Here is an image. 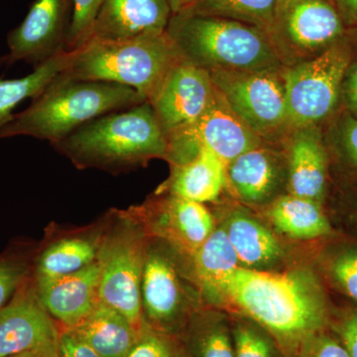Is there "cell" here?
<instances>
[{
	"instance_id": "1",
	"label": "cell",
	"mask_w": 357,
	"mask_h": 357,
	"mask_svg": "<svg viewBox=\"0 0 357 357\" xmlns=\"http://www.w3.org/2000/svg\"><path fill=\"white\" fill-rule=\"evenodd\" d=\"M222 294L288 354H296L307 337L330 323L325 293L310 272L238 267L223 283Z\"/></svg>"
},
{
	"instance_id": "2",
	"label": "cell",
	"mask_w": 357,
	"mask_h": 357,
	"mask_svg": "<svg viewBox=\"0 0 357 357\" xmlns=\"http://www.w3.org/2000/svg\"><path fill=\"white\" fill-rule=\"evenodd\" d=\"M53 146L77 168L119 172L165 159L168 137L145 102L98 117Z\"/></svg>"
},
{
	"instance_id": "3",
	"label": "cell",
	"mask_w": 357,
	"mask_h": 357,
	"mask_svg": "<svg viewBox=\"0 0 357 357\" xmlns=\"http://www.w3.org/2000/svg\"><path fill=\"white\" fill-rule=\"evenodd\" d=\"M147 102L135 89L102 82L77 81L64 73L0 131V139L29 136L59 142L88 122Z\"/></svg>"
},
{
	"instance_id": "4",
	"label": "cell",
	"mask_w": 357,
	"mask_h": 357,
	"mask_svg": "<svg viewBox=\"0 0 357 357\" xmlns=\"http://www.w3.org/2000/svg\"><path fill=\"white\" fill-rule=\"evenodd\" d=\"M166 31L185 62L210 73L284 68L267 32L257 26L176 13L171 16Z\"/></svg>"
},
{
	"instance_id": "5",
	"label": "cell",
	"mask_w": 357,
	"mask_h": 357,
	"mask_svg": "<svg viewBox=\"0 0 357 357\" xmlns=\"http://www.w3.org/2000/svg\"><path fill=\"white\" fill-rule=\"evenodd\" d=\"M74 51L66 77L128 86L148 102L171 70L184 61L167 31L122 41L89 39Z\"/></svg>"
},
{
	"instance_id": "6",
	"label": "cell",
	"mask_w": 357,
	"mask_h": 357,
	"mask_svg": "<svg viewBox=\"0 0 357 357\" xmlns=\"http://www.w3.org/2000/svg\"><path fill=\"white\" fill-rule=\"evenodd\" d=\"M114 227L102 236L98 299L121 312L138 331L145 326L141 283L147 255L146 231L135 218L119 213Z\"/></svg>"
},
{
	"instance_id": "7",
	"label": "cell",
	"mask_w": 357,
	"mask_h": 357,
	"mask_svg": "<svg viewBox=\"0 0 357 357\" xmlns=\"http://www.w3.org/2000/svg\"><path fill=\"white\" fill-rule=\"evenodd\" d=\"M357 51L347 35L321 55L285 68L290 130L321 126L340 103L345 73Z\"/></svg>"
},
{
	"instance_id": "8",
	"label": "cell",
	"mask_w": 357,
	"mask_h": 357,
	"mask_svg": "<svg viewBox=\"0 0 357 357\" xmlns=\"http://www.w3.org/2000/svg\"><path fill=\"white\" fill-rule=\"evenodd\" d=\"M210 74L230 107L256 135L266 142L283 143L291 132L285 67Z\"/></svg>"
},
{
	"instance_id": "9",
	"label": "cell",
	"mask_w": 357,
	"mask_h": 357,
	"mask_svg": "<svg viewBox=\"0 0 357 357\" xmlns=\"http://www.w3.org/2000/svg\"><path fill=\"white\" fill-rule=\"evenodd\" d=\"M266 32L285 68L321 55L347 35L332 0H280Z\"/></svg>"
},
{
	"instance_id": "10",
	"label": "cell",
	"mask_w": 357,
	"mask_h": 357,
	"mask_svg": "<svg viewBox=\"0 0 357 357\" xmlns=\"http://www.w3.org/2000/svg\"><path fill=\"white\" fill-rule=\"evenodd\" d=\"M215 89V98L203 116L190 128L169 136L165 159L173 166L189 161L201 148L210 150L227 166L241 154L266 142L248 128Z\"/></svg>"
},
{
	"instance_id": "11",
	"label": "cell",
	"mask_w": 357,
	"mask_h": 357,
	"mask_svg": "<svg viewBox=\"0 0 357 357\" xmlns=\"http://www.w3.org/2000/svg\"><path fill=\"white\" fill-rule=\"evenodd\" d=\"M72 10V0H33L24 20L7 35L6 66L22 61L36 68L65 51Z\"/></svg>"
},
{
	"instance_id": "12",
	"label": "cell",
	"mask_w": 357,
	"mask_h": 357,
	"mask_svg": "<svg viewBox=\"0 0 357 357\" xmlns=\"http://www.w3.org/2000/svg\"><path fill=\"white\" fill-rule=\"evenodd\" d=\"M215 91L210 72L185 61L178 63L149 102L167 137L198 121Z\"/></svg>"
},
{
	"instance_id": "13",
	"label": "cell",
	"mask_w": 357,
	"mask_h": 357,
	"mask_svg": "<svg viewBox=\"0 0 357 357\" xmlns=\"http://www.w3.org/2000/svg\"><path fill=\"white\" fill-rule=\"evenodd\" d=\"M60 333L42 304L35 284L26 279L0 309V357L58 344Z\"/></svg>"
},
{
	"instance_id": "14",
	"label": "cell",
	"mask_w": 357,
	"mask_h": 357,
	"mask_svg": "<svg viewBox=\"0 0 357 357\" xmlns=\"http://www.w3.org/2000/svg\"><path fill=\"white\" fill-rule=\"evenodd\" d=\"M130 213L145 230L164 237L191 257L215 229L213 215L204 204L177 197L150 201Z\"/></svg>"
},
{
	"instance_id": "15",
	"label": "cell",
	"mask_w": 357,
	"mask_h": 357,
	"mask_svg": "<svg viewBox=\"0 0 357 357\" xmlns=\"http://www.w3.org/2000/svg\"><path fill=\"white\" fill-rule=\"evenodd\" d=\"M141 306L145 324L159 332L174 335L184 323V289L172 260L161 249H147Z\"/></svg>"
},
{
	"instance_id": "16",
	"label": "cell",
	"mask_w": 357,
	"mask_h": 357,
	"mask_svg": "<svg viewBox=\"0 0 357 357\" xmlns=\"http://www.w3.org/2000/svg\"><path fill=\"white\" fill-rule=\"evenodd\" d=\"M227 174V182L244 203H273L284 185L287 187V155L283 143L264 142L249 150L230 162Z\"/></svg>"
},
{
	"instance_id": "17",
	"label": "cell",
	"mask_w": 357,
	"mask_h": 357,
	"mask_svg": "<svg viewBox=\"0 0 357 357\" xmlns=\"http://www.w3.org/2000/svg\"><path fill=\"white\" fill-rule=\"evenodd\" d=\"M172 14L168 0H103L89 40L122 41L165 32Z\"/></svg>"
},
{
	"instance_id": "18",
	"label": "cell",
	"mask_w": 357,
	"mask_h": 357,
	"mask_svg": "<svg viewBox=\"0 0 357 357\" xmlns=\"http://www.w3.org/2000/svg\"><path fill=\"white\" fill-rule=\"evenodd\" d=\"M288 194L321 203L328 183V157L321 126L294 129L283 141Z\"/></svg>"
},
{
	"instance_id": "19",
	"label": "cell",
	"mask_w": 357,
	"mask_h": 357,
	"mask_svg": "<svg viewBox=\"0 0 357 357\" xmlns=\"http://www.w3.org/2000/svg\"><path fill=\"white\" fill-rule=\"evenodd\" d=\"M100 265L96 260L76 273L55 279H36L34 284L42 304L64 328H74L98 304Z\"/></svg>"
},
{
	"instance_id": "20",
	"label": "cell",
	"mask_w": 357,
	"mask_h": 357,
	"mask_svg": "<svg viewBox=\"0 0 357 357\" xmlns=\"http://www.w3.org/2000/svg\"><path fill=\"white\" fill-rule=\"evenodd\" d=\"M227 184V165L210 150L201 148L189 161L173 166L167 190L170 196L204 204L217 201Z\"/></svg>"
},
{
	"instance_id": "21",
	"label": "cell",
	"mask_w": 357,
	"mask_h": 357,
	"mask_svg": "<svg viewBox=\"0 0 357 357\" xmlns=\"http://www.w3.org/2000/svg\"><path fill=\"white\" fill-rule=\"evenodd\" d=\"M102 357H126L139 340L136 330L121 312L98 301L91 314L76 328H68Z\"/></svg>"
},
{
	"instance_id": "22",
	"label": "cell",
	"mask_w": 357,
	"mask_h": 357,
	"mask_svg": "<svg viewBox=\"0 0 357 357\" xmlns=\"http://www.w3.org/2000/svg\"><path fill=\"white\" fill-rule=\"evenodd\" d=\"M223 227L241 267L265 270L276 264L283 256V249L276 236L248 213L234 211Z\"/></svg>"
},
{
	"instance_id": "23",
	"label": "cell",
	"mask_w": 357,
	"mask_h": 357,
	"mask_svg": "<svg viewBox=\"0 0 357 357\" xmlns=\"http://www.w3.org/2000/svg\"><path fill=\"white\" fill-rule=\"evenodd\" d=\"M76 51H62L43 64L34 68L31 74L20 79L0 77V131L13 119L14 110L26 100H34L68 70ZM6 66V57L0 56V68Z\"/></svg>"
},
{
	"instance_id": "24",
	"label": "cell",
	"mask_w": 357,
	"mask_h": 357,
	"mask_svg": "<svg viewBox=\"0 0 357 357\" xmlns=\"http://www.w3.org/2000/svg\"><path fill=\"white\" fill-rule=\"evenodd\" d=\"M269 217L281 234L293 239H314L332 234V227L321 203L294 195H282L275 199Z\"/></svg>"
},
{
	"instance_id": "25",
	"label": "cell",
	"mask_w": 357,
	"mask_h": 357,
	"mask_svg": "<svg viewBox=\"0 0 357 357\" xmlns=\"http://www.w3.org/2000/svg\"><path fill=\"white\" fill-rule=\"evenodd\" d=\"M192 258L197 280L210 297L220 295L223 283L241 267L223 227L213 229Z\"/></svg>"
},
{
	"instance_id": "26",
	"label": "cell",
	"mask_w": 357,
	"mask_h": 357,
	"mask_svg": "<svg viewBox=\"0 0 357 357\" xmlns=\"http://www.w3.org/2000/svg\"><path fill=\"white\" fill-rule=\"evenodd\" d=\"M102 236H73L45 249L36 264V279H55L76 273L98 260Z\"/></svg>"
},
{
	"instance_id": "27",
	"label": "cell",
	"mask_w": 357,
	"mask_h": 357,
	"mask_svg": "<svg viewBox=\"0 0 357 357\" xmlns=\"http://www.w3.org/2000/svg\"><path fill=\"white\" fill-rule=\"evenodd\" d=\"M280 0H188L178 13L239 21L266 30Z\"/></svg>"
},
{
	"instance_id": "28",
	"label": "cell",
	"mask_w": 357,
	"mask_h": 357,
	"mask_svg": "<svg viewBox=\"0 0 357 357\" xmlns=\"http://www.w3.org/2000/svg\"><path fill=\"white\" fill-rule=\"evenodd\" d=\"M188 345L191 357H234L232 326L222 314L197 317L190 325Z\"/></svg>"
},
{
	"instance_id": "29",
	"label": "cell",
	"mask_w": 357,
	"mask_h": 357,
	"mask_svg": "<svg viewBox=\"0 0 357 357\" xmlns=\"http://www.w3.org/2000/svg\"><path fill=\"white\" fill-rule=\"evenodd\" d=\"M234 357H279V345L266 330L252 321L232 326Z\"/></svg>"
},
{
	"instance_id": "30",
	"label": "cell",
	"mask_w": 357,
	"mask_h": 357,
	"mask_svg": "<svg viewBox=\"0 0 357 357\" xmlns=\"http://www.w3.org/2000/svg\"><path fill=\"white\" fill-rule=\"evenodd\" d=\"M325 267L335 285L357 303V245L345 243L333 249Z\"/></svg>"
},
{
	"instance_id": "31",
	"label": "cell",
	"mask_w": 357,
	"mask_h": 357,
	"mask_svg": "<svg viewBox=\"0 0 357 357\" xmlns=\"http://www.w3.org/2000/svg\"><path fill=\"white\" fill-rule=\"evenodd\" d=\"M174 335L159 332L145 324L139 340L126 357H190Z\"/></svg>"
},
{
	"instance_id": "32",
	"label": "cell",
	"mask_w": 357,
	"mask_h": 357,
	"mask_svg": "<svg viewBox=\"0 0 357 357\" xmlns=\"http://www.w3.org/2000/svg\"><path fill=\"white\" fill-rule=\"evenodd\" d=\"M73 10L66 50L74 51L88 41L103 0H72Z\"/></svg>"
},
{
	"instance_id": "33",
	"label": "cell",
	"mask_w": 357,
	"mask_h": 357,
	"mask_svg": "<svg viewBox=\"0 0 357 357\" xmlns=\"http://www.w3.org/2000/svg\"><path fill=\"white\" fill-rule=\"evenodd\" d=\"M331 135L337 153L357 172V119L344 112L338 117Z\"/></svg>"
},
{
	"instance_id": "34",
	"label": "cell",
	"mask_w": 357,
	"mask_h": 357,
	"mask_svg": "<svg viewBox=\"0 0 357 357\" xmlns=\"http://www.w3.org/2000/svg\"><path fill=\"white\" fill-rule=\"evenodd\" d=\"M297 357H349L344 345L332 333L324 330L307 337L296 351Z\"/></svg>"
},
{
	"instance_id": "35",
	"label": "cell",
	"mask_w": 357,
	"mask_h": 357,
	"mask_svg": "<svg viewBox=\"0 0 357 357\" xmlns=\"http://www.w3.org/2000/svg\"><path fill=\"white\" fill-rule=\"evenodd\" d=\"M27 268L15 260H0V309L6 306L26 280Z\"/></svg>"
},
{
	"instance_id": "36",
	"label": "cell",
	"mask_w": 357,
	"mask_h": 357,
	"mask_svg": "<svg viewBox=\"0 0 357 357\" xmlns=\"http://www.w3.org/2000/svg\"><path fill=\"white\" fill-rule=\"evenodd\" d=\"M333 332L349 357H357V309L344 312L333 326Z\"/></svg>"
},
{
	"instance_id": "37",
	"label": "cell",
	"mask_w": 357,
	"mask_h": 357,
	"mask_svg": "<svg viewBox=\"0 0 357 357\" xmlns=\"http://www.w3.org/2000/svg\"><path fill=\"white\" fill-rule=\"evenodd\" d=\"M60 357H102L73 331L64 328L59 337Z\"/></svg>"
},
{
	"instance_id": "38",
	"label": "cell",
	"mask_w": 357,
	"mask_h": 357,
	"mask_svg": "<svg viewBox=\"0 0 357 357\" xmlns=\"http://www.w3.org/2000/svg\"><path fill=\"white\" fill-rule=\"evenodd\" d=\"M340 102L344 107V112L357 119V53L345 73Z\"/></svg>"
},
{
	"instance_id": "39",
	"label": "cell",
	"mask_w": 357,
	"mask_h": 357,
	"mask_svg": "<svg viewBox=\"0 0 357 357\" xmlns=\"http://www.w3.org/2000/svg\"><path fill=\"white\" fill-rule=\"evenodd\" d=\"M345 24L357 27V0H332Z\"/></svg>"
},
{
	"instance_id": "40",
	"label": "cell",
	"mask_w": 357,
	"mask_h": 357,
	"mask_svg": "<svg viewBox=\"0 0 357 357\" xmlns=\"http://www.w3.org/2000/svg\"><path fill=\"white\" fill-rule=\"evenodd\" d=\"M10 357H60L59 354L58 344L45 345L39 349L23 352Z\"/></svg>"
},
{
	"instance_id": "41",
	"label": "cell",
	"mask_w": 357,
	"mask_h": 357,
	"mask_svg": "<svg viewBox=\"0 0 357 357\" xmlns=\"http://www.w3.org/2000/svg\"><path fill=\"white\" fill-rule=\"evenodd\" d=\"M168 1L169 4H170L171 9H172L173 14H176L187 3L188 0H168Z\"/></svg>"
}]
</instances>
